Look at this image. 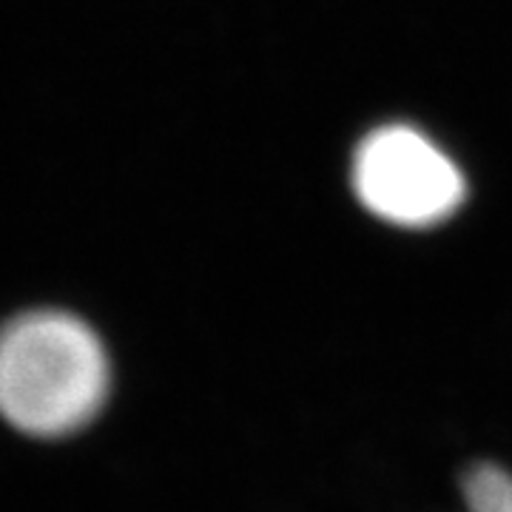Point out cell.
Masks as SVG:
<instances>
[{"instance_id":"obj_1","label":"cell","mask_w":512,"mask_h":512,"mask_svg":"<svg viewBox=\"0 0 512 512\" xmlns=\"http://www.w3.org/2000/svg\"><path fill=\"white\" fill-rule=\"evenodd\" d=\"M111 356L72 311L32 308L0 325V419L29 439H72L111 399Z\"/></svg>"},{"instance_id":"obj_2","label":"cell","mask_w":512,"mask_h":512,"mask_svg":"<svg viewBox=\"0 0 512 512\" xmlns=\"http://www.w3.org/2000/svg\"><path fill=\"white\" fill-rule=\"evenodd\" d=\"M353 185L376 217L402 228L436 225L464 200L456 163L407 126L379 128L367 137L353 160Z\"/></svg>"},{"instance_id":"obj_3","label":"cell","mask_w":512,"mask_h":512,"mask_svg":"<svg viewBox=\"0 0 512 512\" xmlns=\"http://www.w3.org/2000/svg\"><path fill=\"white\" fill-rule=\"evenodd\" d=\"M461 512H512V467L498 458H476L458 476Z\"/></svg>"}]
</instances>
